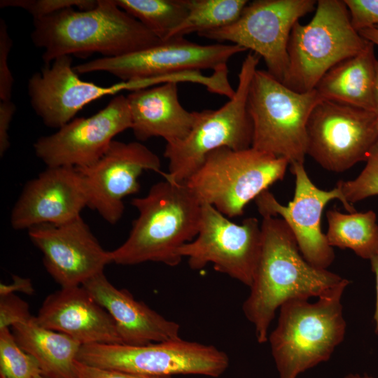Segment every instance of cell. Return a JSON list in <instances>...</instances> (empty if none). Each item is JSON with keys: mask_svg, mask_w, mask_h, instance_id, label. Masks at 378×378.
<instances>
[{"mask_svg": "<svg viewBox=\"0 0 378 378\" xmlns=\"http://www.w3.org/2000/svg\"><path fill=\"white\" fill-rule=\"evenodd\" d=\"M316 3L314 0H255L248 3L231 24L197 35L251 50L262 57L267 71L283 83L288 69L291 31L301 17L316 8Z\"/></svg>", "mask_w": 378, "mask_h": 378, "instance_id": "10", "label": "cell"}, {"mask_svg": "<svg viewBox=\"0 0 378 378\" xmlns=\"http://www.w3.org/2000/svg\"><path fill=\"white\" fill-rule=\"evenodd\" d=\"M369 260L371 270L375 276L376 301L373 318L375 323V332L378 334V251Z\"/></svg>", "mask_w": 378, "mask_h": 378, "instance_id": "37", "label": "cell"}, {"mask_svg": "<svg viewBox=\"0 0 378 378\" xmlns=\"http://www.w3.org/2000/svg\"><path fill=\"white\" fill-rule=\"evenodd\" d=\"M19 346L38 361L46 378H78L75 363L81 344L72 337L38 325L33 316L12 327Z\"/></svg>", "mask_w": 378, "mask_h": 378, "instance_id": "24", "label": "cell"}, {"mask_svg": "<svg viewBox=\"0 0 378 378\" xmlns=\"http://www.w3.org/2000/svg\"><path fill=\"white\" fill-rule=\"evenodd\" d=\"M326 234L330 246L352 250L358 256L370 260L378 251V224L374 211L344 214L336 209L326 212Z\"/></svg>", "mask_w": 378, "mask_h": 378, "instance_id": "25", "label": "cell"}, {"mask_svg": "<svg viewBox=\"0 0 378 378\" xmlns=\"http://www.w3.org/2000/svg\"><path fill=\"white\" fill-rule=\"evenodd\" d=\"M97 0H1L0 7L21 8L38 19L60 10L75 8L80 10L94 8Z\"/></svg>", "mask_w": 378, "mask_h": 378, "instance_id": "30", "label": "cell"}, {"mask_svg": "<svg viewBox=\"0 0 378 378\" xmlns=\"http://www.w3.org/2000/svg\"><path fill=\"white\" fill-rule=\"evenodd\" d=\"M344 378H375L368 374H360L351 373L344 377Z\"/></svg>", "mask_w": 378, "mask_h": 378, "instance_id": "40", "label": "cell"}, {"mask_svg": "<svg viewBox=\"0 0 378 378\" xmlns=\"http://www.w3.org/2000/svg\"><path fill=\"white\" fill-rule=\"evenodd\" d=\"M31 38L36 47L43 49L46 66L64 55L98 52L104 57H115L164 41L122 10L115 0H97V5L90 10L69 8L34 19Z\"/></svg>", "mask_w": 378, "mask_h": 378, "instance_id": "2", "label": "cell"}, {"mask_svg": "<svg viewBox=\"0 0 378 378\" xmlns=\"http://www.w3.org/2000/svg\"><path fill=\"white\" fill-rule=\"evenodd\" d=\"M252 52L244 58L232 97L216 110L198 112L197 120L183 140L166 144L164 157L169 172L164 178L184 183L202 164L206 157L220 148L243 150L251 147L253 126L247 108L249 87L260 61Z\"/></svg>", "mask_w": 378, "mask_h": 378, "instance_id": "7", "label": "cell"}, {"mask_svg": "<svg viewBox=\"0 0 378 378\" xmlns=\"http://www.w3.org/2000/svg\"><path fill=\"white\" fill-rule=\"evenodd\" d=\"M115 2L158 38L166 41L187 15L189 0H115Z\"/></svg>", "mask_w": 378, "mask_h": 378, "instance_id": "27", "label": "cell"}, {"mask_svg": "<svg viewBox=\"0 0 378 378\" xmlns=\"http://www.w3.org/2000/svg\"><path fill=\"white\" fill-rule=\"evenodd\" d=\"M15 110V105L11 100L0 101V155L1 157L10 146L8 130Z\"/></svg>", "mask_w": 378, "mask_h": 378, "instance_id": "35", "label": "cell"}, {"mask_svg": "<svg viewBox=\"0 0 378 378\" xmlns=\"http://www.w3.org/2000/svg\"><path fill=\"white\" fill-rule=\"evenodd\" d=\"M289 162L253 147L220 148L211 152L184 183L201 204L227 218L240 216L246 206L284 178Z\"/></svg>", "mask_w": 378, "mask_h": 378, "instance_id": "5", "label": "cell"}, {"mask_svg": "<svg viewBox=\"0 0 378 378\" xmlns=\"http://www.w3.org/2000/svg\"><path fill=\"white\" fill-rule=\"evenodd\" d=\"M290 164L295 178L294 197L287 206L281 204L268 190L263 191L255 202L262 217L280 216L289 226L303 258L312 265L328 269L335 254L321 226L322 212L331 200L337 199L349 212L355 208L344 198L341 190H323L316 187L308 176L303 162Z\"/></svg>", "mask_w": 378, "mask_h": 378, "instance_id": "14", "label": "cell"}, {"mask_svg": "<svg viewBox=\"0 0 378 378\" xmlns=\"http://www.w3.org/2000/svg\"><path fill=\"white\" fill-rule=\"evenodd\" d=\"M360 174L350 181H339L336 186L349 204L378 195V142L372 148Z\"/></svg>", "mask_w": 378, "mask_h": 378, "instance_id": "29", "label": "cell"}, {"mask_svg": "<svg viewBox=\"0 0 378 378\" xmlns=\"http://www.w3.org/2000/svg\"><path fill=\"white\" fill-rule=\"evenodd\" d=\"M368 43L352 26L344 1H317L311 21H298L291 31L283 83L299 92L312 91L330 69L358 54Z\"/></svg>", "mask_w": 378, "mask_h": 378, "instance_id": "6", "label": "cell"}, {"mask_svg": "<svg viewBox=\"0 0 378 378\" xmlns=\"http://www.w3.org/2000/svg\"><path fill=\"white\" fill-rule=\"evenodd\" d=\"M36 322L82 345L122 344L115 323L83 286L62 288L43 301Z\"/></svg>", "mask_w": 378, "mask_h": 378, "instance_id": "20", "label": "cell"}, {"mask_svg": "<svg viewBox=\"0 0 378 378\" xmlns=\"http://www.w3.org/2000/svg\"><path fill=\"white\" fill-rule=\"evenodd\" d=\"M366 41L378 46V24H375L358 31Z\"/></svg>", "mask_w": 378, "mask_h": 378, "instance_id": "38", "label": "cell"}, {"mask_svg": "<svg viewBox=\"0 0 378 378\" xmlns=\"http://www.w3.org/2000/svg\"><path fill=\"white\" fill-rule=\"evenodd\" d=\"M34 378H46L41 374L36 375Z\"/></svg>", "mask_w": 378, "mask_h": 378, "instance_id": "41", "label": "cell"}, {"mask_svg": "<svg viewBox=\"0 0 378 378\" xmlns=\"http://www.w3.org/2000/svg\"><path fill=\"white\" fill-rule=\"evenodd\" d=\"M13 46L6 24L0 20V100L11 99L14 79L8 66V56Z\"/></svg>", "mask_w": 378, "mask_h": 378, "instance_id": "31", "label": "cell"}, {"mask_svg": "<svg viewBox=\"0 0 378 378\" xmlns=\"http://www.w3.org/2000/svg\"><path fill=\"white\" fill-rule=\"evenodd\" d=\"M28 234L62 288L82 286L111 262L110 251L102 248L81 216L64 224L34 226Z\"/></svg>", "mask_w": 378, "mask_h": 378, "instance_id": "18", "label": "cell"}, {"mask_svg": "<svg viewBox=\"0 0 378 378\" xmlns=\"http://www.w3.org/2000/svg\"><path fill=\"white\" fill-rule=\"evenodd\" d=\"M27 303L13 293L0 295V330L29 321Z\"/></svg>", "mask_w": 378, "mask_h": 378, "instance_id": "32", "label": "cell"}, {"mask_svg": "<svg viewBox=\"0 0 378 378\" xmlns=\"http://www.w3.org/2000/svg\"><path fill=\"white\" fill-rule=\"evenodd\" d=\"M261 243V223L256 218L248 217L237 224L214 206L202 204L198 233L178 253L188 259L192 270H202L211 263L216 271L250 287Z\"/></svg>", "mask_w": 378, "mask_h": 378, "instance_id": "11", "label": "cell"}, {"mask_svg": "<svg viewBox=\"0 0 378 378\" xmlns=\"http://www.w3.org/2000/svg\"><path fill=\"white\" fill-rule=\"evenodd\" d=\"M349 283L344 279L314 302L293 299L279 307L267 340L279 378H298L330 358L345 336L342 298Z\"/></svg>", "mask_w": 378, "mask_h": 378, "instance_id": "4", "label": "cell"}, {"mask_svg": "<svg viewBox=\"0 0 378 378\" xmlns=\"http://www.w3.org/2000/svg\"><path fill=\"white\" fill-rule=\"evenodd\" d=\"M155 78L120 81L101 86L79 78L70 55L56 58L35 73L28 81L31 106L43 122L50 128H60L85 105L122 90L134 91L156 85Z\"/></svg>", "mask_w": 378, "mask_h": 378, "instance_id": "16", "label": "cell"}, {"mask_svg": "<svg viewBox=\"0 0 378 378\" xmlns=\"http://www.w3.org/2000/svg\"><path fill=\"white\" fill-rule=\"evenodd\" d=\"M88 206L83 179L74 167H47L24 187L10 215L15 230L41 224L61 225L80 216Z\"/></svg>", "mask_w": 378, "mask_h": 378, "instance_id": "19", "label": "cell"}, {"mask_svg": "<svg viewBox=\"0 0 378 378\" xmlns=\"http://www.w3.org/2000/svg\"><path fill=\"white\" fill-rule=\"evenodd\" d=\"M323 99L316 89L299 92L267 71L256 69L248 94L247 108L253 126L251 147L303 162L307 155V125Z\"/></svg>", "mask_w": 378, "mask_h": 378, "instance_id": "8", "label": "cell"}, {"mask_svg": "<svg viewBox=\"0 0 378 378\" xmlns=\"http://www.w3.org/2000/svg\"><path fill=\"white\" fill-rule=\"evenodd\" d=\"M246 50L235 44L200 45L176 37L123 56L94 59L74 66V69L77 74L104 71L128 81L201 69L216 71L227 67L232 56Z\"/></svg>", "mask_w": 378, "mask_h": 378, "instance_id": "13", "label": "cell"}, {"mask_svg": "<svg viewBox=\"0 0 378 378\" xmlns=\"http://www.w3.org/2000/svg\"><path fill=\"white\" fill-rule=\"evenodd\" d=\"M377 142L378 115L373 111L322 99L307 122V155L330 172L366 161Z\"/></svg>", "mask_w": 378, "mask_h": 378, "instance_id": "12", "label": "cell"}, {"mask_svg": "<svg viewBox=\"0 0 378 378\" xmlns=\"http://www.w3.org/2000/svg\"><path fill=\"white\" fill-rule=\"evenodd\" d=\"M261 232L260 256L242 311L253 325L257 342L263 344L268 340L277 309L284 302L318 298L345 278L309 263L282 218L262 217Z\"/></svg>", "mask_w": 378, "mask_h": 378, "instance_id": "1", "label": "cell"}, {"mask_svg": "<svg viewBox=\"0 0 378 378\" xmlns=\"http://www.w3.org/2000/svg\"><path fill=\"white\" fill-rule=\"evenodd\" d=\"M377 59L374 44L368 41L358 54L330 69L315 89L323 99L374 112L373 88Z\"/></svg>", "mask_w": 378, "mask_h": 378, "instance_id": "23", "label": "cell"}, {"mask_svg": "<svg viewBox=\"0 0 378 378\" xmlns=\"http://www.w3.org/2000/svg\"><path fill=\"white\" fill-rule=\"evenodd\" d=\"M76 169L83 179L88 206L110 224L116 223L122 216L123 200L140 190L139 178L143 172L165 174L158 156L146 146L115 140L94 164Z\"/></svg>", "mask_w": 378, "mask_h": 378, "instance_id": "17", "label": "cell"}, {"mask_svg": "<svg viewBox=\"0 0 378 378\" xmlns=\"http://www.w3.org/2000/svg\"><path fill=\"white\" fill-rule=\"evenodd\" d=\"M131 204L139 212L126 241L110 251L111 262L134 265L146 262L178 265L179 249L197 236L202 204L185 183L167 180L154 184Z\"/></svg>", "mask_w": 378, "mask_h": 378, "instance_id": "3", "label": "cell"}, {"mask_svg": "<svg viewBox=\"0 0 378 378\" xmlns=\"http://www.w3.org/2000/svg\"><path fill=\"white\" fill-rule=\"evenodd\" d=\"M76 360L104 370L155 376L199 374L218 377L229 366L228 356L213 345L181 339L144 346L81 345Z\"/></svg>", "mask_w": 378, "mask_h": 378, "instance_id": "9", "label": "cell"}, {"mask_svg": "<svg viewBox=\"0 0 378 378\" xmlns=\"http://www.w3.org/2000/svg\"><path fill=\"white\" fill-rule=\"evenodd\" d=\"M126 97L131 129L139 141L152 137H161L167 144L181 141L197 120V111L190 112L181 104L175 82L134 90Z\"/></svg>", "mask_w": 378, "mask_h": 378, "instance_id": "22", "label": "cell"}, {"mask_svg": "<svg viewBox=\"0 0 378 378\" xmlns=\"http://www.w3.org/2000/svg\"><path fill=\"white\" fill-rule=\"evenodd\" d=\"M41 374L36 358L22 350L8 328L0 330V378H34Z\"/></svg>", "mask_w": 378, "mask_h": 378, "instance_id": "28", "label": "cell"}, {"mask_svg": "<svg viewBox=\"0 0 378 378\" xmlns=\"http://www.w3.org/2000/svg\"><path fill=\"white\" fill-rule=\"evenodd\" d=\"M82 286L111 314L123 344L144 346L181 339L178 323L136 300L127 290L113 286L104 272Z\"/></svg>", "mask_w": 378, "mask_h": 378, "instance_id": "21", "label": "cell"}, {"mask_svg": "<svg viewBox=\"0 0 378 378\" xmlns=\"http://www.w3.org/2000/svg\"><path fill=\"white\" fill-rule=\"evenodd\" d=\"M248 2L246 0H189L187 15L167 40L230 25L239 18Z\"/></svg>", "mask_w": 378, "mask_h": 378, "instance_id": "26", "label": "cell"}, {"mask_svg": "<svg viewBox=\"0 0 378 378\" xmlns=\"http://www.w3.org/2000/svg\"><path fill=\"white\" fill-rule=\"evenodd\" d=\"M357 31L378 24V0H344Z\"/></svg>", "mask_w": 378, "mask_h": 378, "instance_id": "33", "label": "cell"}, {"mask_svg": "<svg viewBox=\"0 0 378 378\" xmlns=\"http://www.w3.org/2000/svg\"><path fill=\"white\" fill-rule=\"evenodd\" d=\"M373 99H374V113L378 115V59H377L376 64H375Z\"/></svg>", "mask_w": 378, "mask_h": 378, "instance_id": "39", "label": "cell"}, {"mask_svg": "<svg viewBox=\"0 0 378 378\" xmlns=\"http://www.w3.org/2000/svg\"><path fill=\"white\" fill-rule=\"evenodd\" d=\"M75 370L78 378H173L171 376H155L130 373L115 370H104L75 363Z\"/></svg>", "mask_w": 378, "mask_h": 378, "instance_id": "34", "label": "cell"}, {"mask_svg": "<svg viewBox=\"0 0 378 378\" xmlns=\"http://www.w3.org/2000/svg\"><path fill=\"white\" fill-rule=\"evenodd\" d=\"M132 128L127 97L119 94L95 114L76 118L34 144L36 155L47 167L85 168L106 152L113 138Z\"/></svg>", "mask_w": 378, "mask_h": 378, "instance_id": "15", "label": "cell"}, {"mask_svg": "<svg viewBox=\"0 0 378 378\" xmlns=\"http://www.w3.org/2000/svg\"><path fill=\"white\" fill-rule=\"evenodd\" d=\"M13 282L8 285L1 284L0 295L13 293L15 291L22 292L28 295H31L34 291V287L31 279L13 276Z\"/></svg>", "mask_w": 378, "mask_h": 378, "instance_id": "36", "label": "cell"}]
</instances>
